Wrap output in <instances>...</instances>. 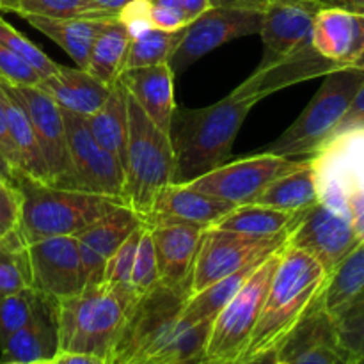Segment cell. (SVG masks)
I'll return each instance as SVG.
<instances>
[{"instance_id": "obj_61", "label": "cell", "mask_w": 364, "mask_h": 364, "mask_svg": "<svg viewBox=\"0 0 364 364\" xmlns=\"http://www.w3.org/2000/svg\"><path fill=\"white\" fill-rule=\"evenodd\" d=\"M36 364H53L52 361H43V363H36Z\"/></svg>"}, {"instance_id": "obj_5", "label": "cell", "mask_w": 364, "mask_h": 364, "mask_svg": "<svg viewBox=\"0 0 364 364\" xmlns=\"http://www.w3.org/2000/svg\"><path fill=\"white\" fill-rule=\"evenodd\" d=\"M14 185L20 192L18 231L27 244L52 237H77L123 205L109 196L59 188L27 176H18Z\"/></svg>"}, {"instance_id": "obj_55", "label": "cell", "mask_w": 364, "mask_h": 364, "mask_svg": "<svg viewBox=\"0 0 364 364\" xmlns=\"http://www.w3.org/2000/svg\"><path fill=\"white\" fill-rule=\"evenodd\" d=\"M20 2H21V0H0V11H7V13H16Z\"/></svg>"}, {"instance_id": "obj_13", "label": "cell", "mask_w": 364, "mask_h": 364, "mask_svg": "<svg viewBox=\"0 0 364 364\" xmlns=\"http://www.w3.org/2000/svg\"><path fill=\"white\" fill-rule=\"evenodd\" d=\"M359 242L361 238L355 233L352 220L322 203L309 208L287 238L288 247L308 252L327 274L333 272Z\"/></svg>"}, {"instance_id": "obj_14", "label": "cell", "mask_w": 364, "mask_h": 364, "mask_svg": "<svg viewBox=\"0 0 364 364\" xmlns=\"http://www.w3.org/2000/svg\"><path fill=\"white\" fill-rule=\"evenodd\" d=\"M32 288L55 299L78 294L84 270L77 237H52L27 244Z\"/></svg>"}, {"instance_id": "obj_16", "label": "cell", "mask_w": 364, "mask_h": 364, "mask_svg": "<svg viewBox=\"0 0 364 364\" xmlns=\"http://www.w3.org/2000/svg\"><path fill=\"white\" fill-rule=\"evenodd\" d=\"M6 85L23 105L46 160L50 185H57L68 173V142L63 110L38 85Z\"/></svg>"}, {"instance_id": "obj_25", "label": "cell", "mask_w": 364, "mask_h": 364, "mask_svg": "<svg viewBox=\"0 0 364 364\" xmlns=\"http://www.w3.org/2000/svg\"><path fill=\"white\" fill-rule=\"evenodd\" d=\"M63 110L91 116L105 103L110 85L96 80L89 71L82 68H57L55 73L43 78L38 84Z\"/></svg>"}, {"instance_id": "obj_8", "label": "cell", "mask_w": 364, "mask_h": 364, "mask_svg": "<svg viewBox=\"0 0 364 364\" xmlns=\"http://www.w3.org/2000/svg\"><path fill=\"white\" fill-rule=\"evenodd\" d=\"M279 259L281 249L267 256L247 277L244 287L213 318L199 364L238 363L251 340Z\"/></svg>"}, {"instance_id": "obj_7", "label": "cell", "mask_w": 364, "mask_h": 364, "mask_svg": "<svg viewBox=\"0 0 364 364\" xmlns=\"http://www.w3.org/2000/svg\"><path fill=\"white\" fill-rule=\"evenodd\" d=\"M363 82L364 70L358 68H341L327 73L304 112L262 153L291 160L311 159L333 137Z\"/></svg>"}, {"instance_id": "obj_60", "label": "cell", "mask_w": 364, "mask_h": 364, "mask_svg": "<svg viewBox=\"0 0 364 364\" xmlns=\"http://www.w3.org/2000/svg\"><path fill=\"white\" fill-rule=\"evenodd\" d=\"M352 364H364V358H355L354 363Z\"/></svg>"}, {"instance_id": "obj_58", "label": "cell", "mask_w": 364, "mask_h": 364, "mask_svg": "<svg viewBox=\"0 0 364 364\" xmlns=\"http://www.w3.org/2000/svg\"><path fill=\"white\" fill-rule=\"evenodd\" d=\"M270 2H302V0H269V4ZM315 2H320L323 6V2H326V0H315Z\"/></svg>"}, {"instance_id": "obj_37", "label": "cell", "mask_w": 364, "mask_h": 364, "mask_svg": "<svg viewBox=\"0 0 364 364\" xmlns=\"http://www.w3.org/2000/svg\"><path fill=\"white\" fill-rule=\"evenodd\" d=\"M36 294L34 288L0 295V350L14 333L21 329L31 320L34 311Z\"/></svg>"}, {"instance_id": "obj_11", "label": "cell", "mask_w": 364, "mask_h": 364, "mask_svg": "<svg viewBox=\"0 0 364 364\" xmlns=\"http://www.w3.org/2000/svg\"><path fill=\"white\" fill-rule=\"evenodd\" d=\"M302 160L259 151L258 155L224 164L185 185L237 206L251 205L274 180L295 169Z\"/></svg>"}, {"instance_id": "obj_46", "label": "cell", "mask_w": 364, "mask_h": 364, "mask_svg": "<svg viewBox=\"0 0 364 364\" xmlns=\"http://www.w3.org/2000/svg\"><path fill=\"white\" fill-rule=\"evenodd\" d=\"M350 130H364V82L361 84V87H359V91L355 92L347 114H345V117L341 119V123L338 124L333 137L334 135Z\"/></svg>"}, {"instance_id": "obj_62", "label": "cell", "mask_w": 364, "mask_h": 364, "mask_svg": "<svg viewBox=\"0 0 364 364\" xmlns=\"http://www.w3.org/2000/svg\"><path fill=\"white\" fill-rule=\"evenodd\" d=\"M0 364H21V363H0Z\"/></svg>"}, {"instance_id": "obj_42", "label": "cell", "mask_w": 364, "mask_h": 364, "mask_svg": "<svg viewBox=\"0 0 364 364\" xmlns=\"http://www.w3.org/2000/svg\"><path fill=\"white\" fill-rule=\"evenodd\" d=\"M0 80L9 85H38L43 78L27 60L0 45Z\"/></svg>"}, {"instance_id": "obj_41", "label": "cell", "mask_w": 364, "mask_h": 364, "mask_svg": "<svg viewBox=\"0 0 364 364\" xmlns=\"http://www.w3.org/2000/svg\"><path fill=\"white\" fill-rule=\"evenodd\" d=\"M144 226L135 230L119 247L116 249L112 256L109 258L105 265V272H103V281L114 287H132V269H134L135 262V252H137L139 240ZM134 290V288H132Z\"/></svg>"}, {"instance_id": "obj_2", "label": "cell", "mask_w": 364, "mask_h": 364, "mask_svg": "<svg viewBox=\"0 0 364 364\" xmlns=\"http://www.w3.org/2000/svg\"><path fill=\"white\" fill-rule=\"evenodd\" d=\"M327 279L329 274L313 256L284 244L258 322L237 364H269L320 301Z\"/></svg>"}, {"instance_id": "obj_33", "label": "cell", "mask_w": 364, "mask_h": 364, "mask_svg": "<svg viewBox=\"0 0 364 364\" xmlns=\"http://www.w3.org/2000/svg\"><path fill=\"white\" fill-rule=\"evenodd\" d=\"M262 262L251 263V265L244 267L238 272L210 284L205 290L198 291L194 295H188L187 302L183 306L185 320H188L192 323H212L213 318L220 313V309L244 287L247 277L255 272V269Z\"/></svg>"}, {"instance_id": "obj_9", "label": "cell", "mask_w": 364, "mask_h": 364, "mask_svg": "<svg viewBox=\"0 0 364 364\" xmlns=\"http://www.w3.org/2000/svg\"><path fill=\"white\" fill-rule=\"evenodd\" d=\"M318 201L348 217V199L364 191V130L331 137L311 156Z\"/></svg>"}, {"instance_id": "obj_51", "label": "cell", "mask_w": 364, "mask_h": 364, "mask_svg": "<svg viewBox=\"0 0 364 364\" xmlns=\"http://www.w3.org/2000/svg\"><path fill=\"white\" fill-rule=\"evenodd\" d=\"M173 2L176 4L181 11H183V14L187 16L188 23H191V21H194L196 18H198L199 14L205 13L206 9H210L208 0H173Z\"/></svg>"}, {"instance_id": "obj_43", "label": "cell", "mask_w": 364, "mask_h": 364, "mask_svg": "<svg viewBox=\"0 0 364 364\" xmlns=\"http://www.w3.org/2000/svg\"><path fill=\"white\" fill-rule=\"evenodd\" d=\"M149 20L153 28L166 32L181 31L188 25L183 11L173 0H149Z\"/></svg>"}, {"instance_id": "obj_27", "label": "cell", "mask_w": 364, "mask_h": 364, "mask_svg": "<svg viewBox=\"0 0 364 364\" xmlns=\"http://www.w3.org/2000/svg\"><path fill=\"white\" fill-rule=\"evenodd\" d=\"M0 95H2L7 121H9L11 139H13L14 149L18 153V160H20V176H27L31 180L50 185L46 160L43 156L34 127H32L23 105L18 102L16 96L11 92V89L2 80H0Z\"/></svg>"}, {"instance_id": "obj_36", "label": "cell", "mask_w": 364, "mask_h": 364, "mask_svg": "<svg viewBox=\"0 0 364 364\" xmlns=\"http://www.w3.org/2000/svg\"><path fill=\"white\" fill-rule=\"evenodd\" d=\"M16 14L46 18H116L103 13L91 0H21Z\"/></svg>"}, {"instance_id": "obj_39", "label": "cell", "mask_w": 364, "mask_h": 364, "mask_svg": "<svg viewBox=\"0 0 364 364\" xmlns=\"http://www.w3.org/2000/svg\"><path fill=\"white\" fill-rule=\"evenodd\" d=\"M0 45L27 60L41 75V78L50 77L59 68V64L53 63L41 48H38L32 41H28L21 32H18L13 25L7 23L2 16H0Z\"/></svg>"}, {"instance_id": "obj_19", "label": "cell", "mask_w": 364, "mask_h": 364, "mask_svg": "<svg viewBox=\"0 0 364 364\" xmlns=\"http://www.w3.org/2000/svg\"><path fill=\"white\" fill-rule=\"evenodd\" d=\"M320 7L315 0L302 2H270L263 11L259 36L265 46V55L259 66L283 59L294 50L311 41L313 21Z\"/></svg>"}, {"instance_id": "obj_3", "label": "cell", "mask_w": 364, "mask_h": 364, "mask_svg": "<svg viewBox=\"0 0 364 364\" xmlns=\"http://www.w3.org/2000/svg\"><path fill=\"white\" fill-rule=\"evenodd\" d=\"M255 105L252 100L230 95L205 109L174 110L169 130L174 151L173 183H188L224 166Z\"/></svg>"}, {"instance_id": "obj_34", "label": "cell", "mask_w": 364, "mask_h": 364, "mask_svg": "<svg viewBox=\"0 0 364 364\" xmlns=\"http://www.w3.org/2000/svg\"><path fill=\"white\" fill-rule=\"evenodd\" d=\"M32 288L27 242L14 230L0 237V295Z\"/></svg>"}, {"instance_id": "obj_18", "label": "cell", "mask_w": 364, "mask_h": 364, "mask_svg": "<svg viewBox=\"0 0 364 364\" xmlns=\"http://www.w3.org/2000/svg\"><path fill=\"white\" fill-rule=\"evenodd\" d=\"M341 68L343 66L320 55L313 48V43L309 41L308 45L294 50L283 59L274 60L267 66H258V70L231 95L258 103L259 100L279 91V89L290 87V85L301 84V82L311 80L316 77H326L331 71L341 70Z\"/></svg>"}, {"instance_id": "obj_10", "label": "cell", "mask_w": 364, "mask_h": 364, "mask_svg": "<svg viewBox=\"0 0 364 364\" xmlns=\"http://www.w3.org/2000/svg\"><path fill=\"white\" fill-rule=\"evenodd\" d=\"M288 237L255 238L233 231L210 228L203 235L194 270L191 277V295L210 284L238 272L251 263L262 262L287 244Z\"/></svg>"}, {"instance_id": "obj_35", "label": "cell", "mask_w": 364, "mask_h": 364, "mask_svg": "<svg viewBox=\"0 0 364 364\" xmlns=\"http://www.w3.org/2000/svg\"><path fill=\"white\" fill-rule=\"evenodd\" d=\"M183 31L185 28L176 32L149 28L144 34L134 38L130 43V48H128L124 70L169 64L174 50L178 48L181 38H183Z\"/></svg>"}, {"instance_id": "obj_47", "label": "cell", "mask_w": 364, "mask_h": 364, "mask_svg": "<svg viewBox=\"0 0 364 364\" xmlns=\"http://www.w3.org/2000/svg\"><path fill=\"white\" fill-rule=\"evenodd\" d=\"M0 153H2L4 159L9 162V166L14 169V173L20 176V160H18V153L16 149H14L13 139H11L9 121H7V112L2 102V95H0Z\"/></svg>"}, {"instance_id": "obj_54", "label": "cell", "mask_w": 364, "mask_h": 364, "mask_svg": "<svg viewBox=\"0 0 364 364\" xmlns=\"http://www.w3.org/2000/svg\"><path fill=\"white\" fill-rule=\"evenodd\" d=\"M0 176L6 178V180H9L11 183H14V181H16V178H18V174L14 173L13 167L9 166V162L4 159L2 153H0Z\"/></svg>"}, {"instance_id": "obj_32", "label": "cell", "mask_w": 364, "mask_h": 364, "mask_svg": "<svg viewBox=\"0 0 364 364\" xmlns=\"http://www.w3.org/2000/svg\"><path fill=\"white\" fill-rule=\"evenodd\" d=\"M364 291V240L359 242L329 274L320 306L334 318Z\"/></svg>"}, {"instance_id": "obj_53", "label": "cell", "mask_w": 364, "mask_h": 364, "mask_svg": "<svg viewBox=\"0 0 364 364\" xmlns=\"http://www.w3.org/2000/svg\"><path fill=\"white\" fill-rule=\"evenodd\" d=\"M323 6H334V7H343V9L363 11L364 0H326Z\"/></svg>"}, {"instance_id": "obj_50", "label": "cell", "mask_w": 364, "mask_h": 364, "mask_svg": "<svg viewBox=\"0 0 364 364\" xmlns=\"http://www.w3.org/2000/svg\"><path fill=\"white\" fill-rule=\"evenodd\" d=\"M210 7H238V9L265 11L269 0H208Z\"/></svg>"}, {"instance_id": "obj_57", "label": "cell", "mask_w": 364, "mask_h": 364, "mask_svg": "<svg viewBox=\"0 0 364 364\" xmlns=\"http://www.w3.org/2000/svg\"><path fill=\"white\" fill-rule=\"evenodd\" d=\"M116 364H167V363H155V361H123Z\"/></svg>"}, {"instance_id": "obj_20", "label": "cell", "mask_w": 364, "mask_h": 364, "mask_svg": "<svg viewBox=\"0 0 364 364\" xmlns=\"http://www.w3.org/2000/svg\"><path fill=\"white\" fill-rule=\"evenodd\" d=\"M57 354H59V299L38 291L31 320L7 340L0 350V363L36 364L52 361Z\"/></svg>"}, {"instance_id": "obj_17", "label": "cell", "mask_w": 364, "mask_h": 364, "mask_svg": "<svg viewBox=\"0 0 364 364\" xmlns=\"http://www.w3.org/2000/svg\"><path fill=\"white\" fill-rule=\"evenodd\" d=\"M354 359L338 341L333 318L318 301L269 364H352Z\"/></svg>"}, {"instance_id": "obj_31", "label": "cell", "mask_w": 364, "mask_h": 364, "mask_svg": "<svg viewBox=\"0 0 364 364\" xmlns=\"http://www.w3.org/2000/svg\"><path fill=\"white\" fill-rule=\"evenodd\" d=\"M132 36L119 18H110L92 43L85 71L105 85L119 80L127 64Z\"/></svg>"}, {"instance_id": "obj_12", "label": "cell", "mask_w": 364, "mask_h": 364, "mask_svg": "<svg viewBox=\"0 0 364 364\" xmlns=\"http://www.w3.org/2000/svg\"><path fill=\"white\" fill-rule=\"evenodd\" d=\"M263 11L238 9V7H210L185 27L183 38L169 60L173 73H181L196 60L203 59L219 46L259 34Z\"/></svg>"}, {"instance_id": "obj_49", "label": "cell", "mask_w": 364, "mask_h": 364, "mask_svg": "<svg viewBox=\"0 0 364 364\" xmlns=\"http://www.w3.org/2000/svg\"><path fill=\"white\" fill-rule=\"evenodd\" d=\"M53 364H110L107 358L95 354H82V352H59L52 359Z\"/></svg>"}, {"instance_id": "obj_44", "label": "cell", "mask_w": 364, "mask_h": 364, "mask_svg": "<svg viewBox=\"0 0 364 364\" xmlns=\"http://www.w3.org/2000/svg\"><path fill=\"white\" fill-rule=\"evenodd\" d=\"M20 223V192L16 185L0 187V237L18 230Z\"/></svg>"}, {"instance_id": "obj_1", "label": "cell", "mask_w": 364, "mask_h": 364, "mask_svg": "<svg viewBox=\"0 0 364 364\" xmlns=\"http://www.w3.org/2000/svg\"><path fill=\"white\" fill-rule=\"evenodd\" d=\"M188 294L159 283L142 295L128 315L110 364L123 361H155L167 364H199L212 323L185 320Z\"/></svg>"}, {"instance_id": "obj_56", "label": "cell", "mask_w": 364, "mask_h": 364, "mask_svg": "<svg viewBox=\"0 0 364 364\" xmlns=\"http://www.w3.org/2000/svg\"><path fill=\"white\" fill-rule=\"evenodd\" d=\"M363 13H364V9H363ZM352 68H358V70H364V50H363V53H361V55H359V59L355 60L354 66H352Z\"/></svg>"}, {"instance_id": "obj_4", "label": "cell", "mask_w": 364, "mask_h": 364, "mask_svg": "<svg viewBox=\"0 0 364 364\" xmlns=\"http://www.w3.org/2000/svg\"><path fill=\"white\" fill-rule=\"evenodd\" d=\"M139 299L132 287H114L105 281L59 299V352L110 359Z\"/></svg>"}, {"instance_id": "obj_24", "label": "cell", "mask_w": 364, "mask_h": 364, "mask_svg": "<svg viewBox=\"0 0 364 364\" xmlns=\"http://www.w3.org/2000/svg\"><path fill=\"white\" fill-rule=\"evenodd\" d=\"M119 82L139 103L146 116L169 134L174 110V73L169 64L132 68L121 73Z\"/></svg>"}, {"instance_id": "obj_22", "label": "cell", "mask_w": 364, "mask_h": 364, "mask_svg": "<svg viewBox=\"0 0 364 364\" xmlns=\"http://www.w3.org/2000/svg\"><path fill=\"white\" fill-rule=\"evenodd\" d=\"M311 43L326 59L352 68L364 50V13L334 6L320 7L313 21Z\"/></svg>"}, {"instance_id": "obj_6", "label": "cell", "mask_w": 364, "mask_h": 364, "mask_svg": "<svg viewBox=\"0 0 364 364\" xmlns=\"http://www.w3.org/2000/svg\"><path fill=\"white\" fill-rule=\"evenodd\" d=\"M123 169L124 185L121 201L144 223L156 192L173 183L174 151L169 134L156 127L130 95Z\"/></svg>"}, {"instance_id": "obj_45", "label": "cell", "mask_w": 364, "mask_h": 364, "mask_svg": "<svg viewBox=\"0 0 364 364\" xmlns=\"http://www.w3.org/2000/svg\"><path fill=\"white\" fill-rule=\"evenodd\" d=\"M117 18L128 28L132 39L153 28L151 20H149V0H132L119 11Z\"/></svg>"}, {"instance_id": "obj_48", "label": "cell", "mask_w": 364, "mask_h": 364, "mask_svg": "<svg viewBox=\"0 0 364 364\" xmlns=\"http://www.w3.org/2000/svg\"><path fill=\"white\" fill-rule=\"evenodd\" d=\"M348 215L358 237L364 240V191L355 192L348 199Z\"/></svg>"}, {"instance_id": "obj_40", "label": "cell", "mask_w": 364, "mask_h": 364, "mask_svg": "<svg viewBox=\"0 0 364 364\" xmlns=\"http://www.w3.org/2000/svg\"><path fill=\"white\" fill-rule=\"evenodd\" d=\"M160 283L159 279V265H156V252L155 245H153L151 230L144 226L139 240L137 252H135L134 269H132V279L130 284L134 288L135 294L142 297L148 294L151 288H155Z\"/></svg>"}, {"instance_id": "obj_38", "label": "cell", "mask_w": 364, "mask_h": 364, "mask_svg": "<svg viewBox=\"0 0 364 364\" xmlns=\"http://www.w3.org/2000/svg\"><path fill=\"white\" fill-rule=\"evenodd\" d=\"M338 341L354 358H364V291L333 318Z\"/></svg>"}, {"instance_id": "obj_29", "label": "cell", "mask_w": 364, "mask_h": 364, "mask_svg": "<svg viewBox=\"0 0 364 364\" xmlns=\"http://www.w3.org/2000/svg\"><path fill=\"white\" fill-rule=\"evenodd\" d=\"M304 213L306 212L290 213L251 203V205H240L233 208L213 228L255 238L288 237Z\"/></svg>"}, {"instance_id": "obj_23", "label": "cell", "mask_w": 364, "mask_h": 364, "mask_svg": "<svg viewBox=\"0 0 364 364\" xmlns=\"http://www.w3.org/2000/svg\"><path fill=\"white\" fill-rule=\"evenodd\" d=\"M149 230L155 245L160 283L191 295L192 270L206 230L194 226H156Z\"/></svg>"}, {"instance_id": "obj_59", "label": "cell", "mask_w": 364, "mask_h": 364, "mask_svg": "<svg viewBox=\"0 0 364 364\" xmlns=\"http://www.w3.org/2000/svg\"><path fill=\"white\" fill-rule=\"evenodd\" d=\"M4 185H14V183H11L9 180H6V178L0 176V187H4Z\"/></svg>"}, {"instance_id": "obj_30", "label": "cell", "mask_w": 364, "mask_h": 364, "mask_svg": "<svg viewBox=\"0 0 364 364\" xmlns=\"http://www.w3.org/2000/svg\"><path fill=\"white\" fill-rule=\"evenodd\" d=\"M87 124L98 146L124 166L128 139V95L119 80L110 85L105 103L87 116Z\"/></svg>"}, {"instance_id": "obj_15", "label": "cell", "mask_w": 364, "mask_h": 364, "mask_svg": "<svg viewBox=\"0 0 364 364\" xmlns=\"http://www.w3.org/2000/svg\"><path fill=\"white\" fill-rule=\"evenodd\" d=\"M237 205L191 188L185 183H169L155 196L144 226H194L210 230Z\"/></svg>"}, {"instance_id": "obj_26", "label": "cell", "mask_w": 364, "mask_h": 364, "mask_svg": "<svg viewBox=\"0 0 364 364\" xmlns=\"http://www.w3.org/2000/svg\"><path fill=\"white\" fill-rule=\"evenodd\" d=\"M28 23L60 46L78 68L85 70L92 43L110 18H46L28 14Z\"/></svg>"}, {"instance_id": "obj_21", "label": "cell", "mask_w": 364, "mask_h": 364, "mask_svg": "<svg viewBox=\"0 0 364 364\" xmlns=\"http://www.w3.org/2000/svg\"><path fill=\"white\" fill-rule=\"evenodd\" d=\"M141 226H144V223L139 219L137 213L132 212L128 206L119 205L77 235L85 287L103 283V272L109 258Z\"/></svg>"}, {"instance_id": "obj_52", "label": "cell", "mask_w": 364, "mask_h": 364, "mask_svg": "<svg viewBox=\"0 0 364 364\" xmlns=\"http://www.w3.org/2000/svg\"><path fill=\"white\" fill-rule=\"evenodd\" d=\"M98 9H102L103 13L110 14V16H117L119 11L123 9L127 4H130L132 0H91Z\"/></svg>"}, {"instance_id": "obj_28", "label": "cell", "mask_w": 364, "mask_h": 364, "mask_svg": "<svg viewBox=\"0 0 364 364\" xmlns=\"http://www.w3.org/2000/svg\"><path fill=\"white\" fill-rule=\"evenodd\" d=\"M255 203L290 213L308 212L309 208L318 205L316 176L311 159H304L295 169L274 180Z\"/></svg>"}]
</instances>
